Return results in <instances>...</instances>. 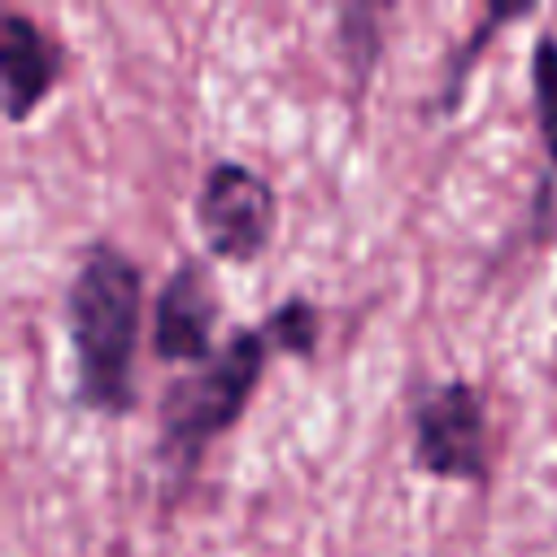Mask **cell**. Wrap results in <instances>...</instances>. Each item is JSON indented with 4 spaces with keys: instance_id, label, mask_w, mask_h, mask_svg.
Here are the masks:
<instances>
[{
    "instance_id": "1",
    "label": "cell",
    "mask_w": 557,
    "mask_h": 557,
    "mask_svg": "<svg viewBox=\"0 0 557 557\" xmlns=\"http://www.w3.org/2000/svg\"><path fill=\"white\" fill-rule=\"evenodd\" d=\"M139 326H144V265L109 235L87 239L65 283L74 405L83 413H100V418L135 413Z\"/></svg>"
},
{
    "instance_id": "2",
    "label": "cell",
    "mask_w": 557,
    "mask_h": 557,
    "mask_svg": "<svg viewBox=\"0 0 557 557\" xmlns=\"http://www.w3.org/2000/svg\"><path fill=\"white\" fill-rule=\"evenodd\" d=\"M270 366V344L261 326H235L222 348L196 366L174 374L157 396V440L152 466L161 479V505H178L183 492L196 483L209 448L231 435Z\"/></svg>"
},
{
    "instance_id": "3",
    "label": "cell",
    "mask_w": 557,
    "mask_h": 557,
    "mask_svg": "<svg viewBox=\"0 0 557 557\" xmlns=\"http://www.w3.org/2000/svg\"><path fill=\"white\" fill-rule=\"evenodd\" d=\"M409 466L440 483H492V426L479 383L466 374L418 383L409 396Z\"/></svg>"
},
{
    "instance_id": "4",
    "label": "cell",
    "mask_w": 557,
    "mask_h": 557,
    "mask_svg": "<svg viewBox=\"0 0 557 557\" xmlns=\"http://www.w3.org/2000/svg\"><path fill=\"white\" fill-rule=\"evenodd\" d=\"M191 222L213 261L252 265L274 244L278 191L257 165L222 157V161L205 165V174H200V187L191 200Z\"/></svg>"
},
{
    "instance_id": "5",
    "label": "cell",
    "mask_w": 557,
    "mask_h": 557,
    "mask_svg": "<svg viewBox=\"0 0 557 557\" xmlns=\"http://www.w3.org/2000/svg\"><path fill=\"white\" fill-rule=\"evenodd\" d=\"M222 313H226V300H222V287H218V274L196 261V257H183L161 292L152 296V331H148V344H152V357L165 361V366H205L222 344H218V326H222Z\"/></svg>"
},
{
    "instance_id": "6",
    "label": "cell",
    "mask_w": 557,
    "mask_h": 557,
    "mask_svg": "<svg viewBox=\"0 0 557 557\" xmlns=\"http://www.w3.org/2000/svg\"><path fill=\"white\" fill-rule=\"evenodd\" d=\"M70 48L30 13L0 9V104L4 122H30L65 83Z\"/></svg>"
},
{
    "instance_id": "7",
    "label": "cell",
    "mask_w": 557,
    "mask_h": 557,
    "mask_svg": "<svg viewBox=\"0 0 557 557\" xmlns=\"http://www.w3.org/2000/svg\"><path fill=\"white\" fill-rule=\"evenodd\" d=\"M535 13H540V4H531V0H487V9L474 17V26H470L453 48H448L431 109H435L440 117H457V113H461V104H466L470 78L479 74L483 52L500 39V30H505V26L527 22V17H535Z\"/></svg>"
},
{
    "instance_id": "8",
    "label": "cell",
    "mask_w": 557,
    "mask_h": 557,
    "mask_svg": "<svg viewBox=\"0 0 557 557\" xmlns=\"http://www.w3.org/2000/svg\"><path fill=\"white\" fill-rule=\"evenodd\" d=\"M383 13L379 4H339L335 9V48H339V61H344V74L352 83V100L366 96L379 61H383Z\"/></svg>"
},
{
    "instance_id": "9",
    "label": "cell",
    "mask_w": 557,
    "mask_h": 557,
    "mask_svg": "<svg viewBox=\"0 0 557 557\" xmlns=\"http://www.w3.org/2000/svg\"><path fill=\"white\" fill-rule=\"evenodd\" d=\"M270 352L278 357H292V361H313L318 344H322V326H326V313L322 305H313L309 296H287L278 300L274 309H265V318L257 322Z\"/></svg>"
},
{
    "instance_id": "10",
    "label": "cell",
    "mask_w": 557,
    "mask_h": 557,
    "mask_svg": "<svg viewBox=\"0 0 557 557\" xmlns=\"http://www.w3.org/2000/svg\"><path fill=\"white\" fill-rule=\"evenodd\" d=\"M527 74H531V117L544 148V170L557 174V30L553 26L535 30Z\"/></svg>"
}]
</instances>
